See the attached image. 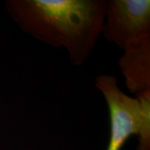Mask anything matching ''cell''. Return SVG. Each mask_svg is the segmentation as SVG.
I'll return each instance as SVG.
<instances>
[{
  "mask_svg": "<svg viewBox=\"0 0 150 150\" xmlns=\"http://www.w3.org/2000/svg\"><path fill=\"white\" fill-rule=\"evenodd\" d=\"M106 0H8L6 8L22 31L54 47H64L80 66L102 33Z\"/></svg>",
  "mask_w": 150,
  "mask_h": 150,
  "instance_id": "1",
  "label": "cell"
},
{
  "mask_svg": "<svg viewBox=\"0 0 150 150\" xmlns=\"http://www.w3.org/2000/svg\"><path fill=\"white\" fill-rule=\"evenodd\" d=\"M107 103L110 131L106 150H122L131 136L137 135V150H150V93L125 94L112 75H99L95 82Z\"/></svg>",
  "mask_w": 150,
  "mask_h": 150,
  "instance_id": "2",
  "label": "cell"
},
{
  "mask_svg": "<svg viewBox=\"0 0 150 150\" xmlns=\"http://www.w3.org/2000/svg\"><path fill=\"white\" fill-rule=\"evenodd\" d=\"M102 33L122 49L129 40L150 33L149 0L107 1Z\"/></svg>",
  "mask_w": 150,
  "mask_h": 150,
  "instance_id": "3",
  "label": "cell"
},
{
  "mask_svg": "<svg viewBox=\"0 0 150 150\" xmlns=\"http://www.w3.org/2000/svg\"><path fill=\"white\" fill-rule=\"evenodd\" d=\"M118 60L129 91L136 95L150 93V33L129 40Z\"/></svg>",
  "mask_w": 150,
  "mask_h": 150,
  "instance_id": "4",
  "label": "cell"
}]
</instances>
